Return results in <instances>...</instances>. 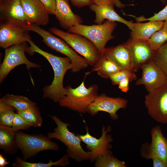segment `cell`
<instances>
[{
  "label": "cell",
  "instance_id": "obj_1",
  "mask_svg": "<svg viewBox=\"0 0 167 167\" xmlns=\"http://www.w3.org/2000/svg\"><path fill=\"white\" fill-rule=\"evenodd\" d=\"M27 41L30 46L27 47L26 53L31 55L35 53L42 55L49 62L54 71V77L51 84L45 86L43 89V98L58 102L65 95L63 80L67 71L72 68L71 60L67 57H58L43 50L34 43L31 37L28 38Z\"/></svg>",
  "mask_w": 167,
  "mask_h": 167
},
{
  "label": "cell",
  "instance_id": "obj_2",
  "mask_svg": "<svg viewBox=\"0 0 167 167\" xmlns=\"http://www.w3.org/2000/svg\"><path fill=\"white\" fill-rule=\"evenodd\" d=\"M24 27L29 31L34 32L39 35L42 38L43 42L51 49L69 58L72 65L71 69L72 72H79L89 65L85 58L79 55L64 40L58 37L50 32L34 24H29Z\"/></svg>",
  "mask_w": 167,
  "mask_h": 167
},
{
  "label": "cell",
  "instance_id": "obj_3",
  "mask_svg": "<svg viewBox=\"0 0 167 167\" xmlns=\"http://www.w3.org/2000/svg\"><path fill=\"white\" fill-rule=\"evenodd\" d=\"M49 116L57 126L53 132L47 134L48 137L50 139H57L66 146L67 154L69 158L78 162L90 160V152L83 149L81 143L82 141L79 137L69 130L68 127L70 126V124L63 122L56 116Z\"/></svg>",
  "mask_w": 167,
  "mask_h": 167
},
{
  "label": "cell",
  "instance_id": "obj_4",
  "mask_svg": "<svg viewBox=\"0 0 167 167\" xmlns=\"http://www.w3.org/2000/svg\"><path fill=\"white\" fill-rule=\"evenodd\" d=\"M98 90L96 84L91 85L87 88L84 80L76 88H73L70 85L65 87V95L58 102L61 107L80 113H85L90 104L98 95Z\"/></svg>",
  "mask_w": 167,
  "mask_h": 167
},
{
  "label": "cell",
  "instance_id": "obj_5",
  "mask_svg": "<svg viewBox=\"0 0 167 167\" xmlns=\"http://www.w3.org/2000/svg\"><path fill=\"white\" fill-rule=\"evenodd\" d=\"M117 26L116 22L106 19L101 24L87 25L79 24L68 30V32L83 36L90 40L102 54L107 43L114 38L112 33Z\"/></svg>",
  "mask_w": 167,
  "mask_h": 167
},
{
  "label": "cell",
  "instance_id": "obj_6",
  "mask_svg": "<svg viewBox=\"0 0 167 167\" xmlns=\"http://www.w3.org/2000/svg\"><path fill=\"white\" fill-rule=\"evenodd\" d=\"M15 142L24 161L36 156L40 152L46 150H59L58 146L48 136L41 134L29 135L22 131L16 132Z\"/></svg>",
  "mask_w": 167,
  "mask_h": 167
},
{
  "label": "cell",
  "instance_id": "obj_7",
  "mask_svg": "<svg viewBox=\"0 0 167 167\" xmlns=\"http://www.w3.org/2000/svg\"><path fill=\"white\" fill-rule=\"evenodd\" d=\"M49 30L53 34L64 40L74 50L82 55L89 65L93 66L101 54L90 40L80 35L66 32L56 27Z\"/></svg>",
  "mask_w": 167,
  "mask_h": 167
},
{
  "label": "cell",
  "instance_id": "obj_8",
  "mask_svg": "<svg viewBox=\"0 0 167 167\" xmlns=\"http://www.w3.org/2000/svg\"><path fill=\"white\" fill-rule=\"evenodd\" d=\"M28 46L27 42L12 45L5 49L2 62L0 67L1 83L10 72L17 66L25 64L28 70L31 68H39L40 66L30 62L25 55Z\"/></svg>",
  "mask_w": 167,
  "mask_h": 167
},
{
  "label": "cell",
  "instance_id": "obj_9",
  "mask_svg": "<svg viewBox=\"0 0 167 167\" xmlns=\"http://www.w3.org/2000/svg\"><path fill=\"white\" fill-rule=\"evenodd\" d=\"M86 129V133L85 135H77L86 144V148L90 152V160L91 162H94L100 156L112 153L110 149L112 147L110 143L113 141V138L111 135L108 134L111 131V126H108L106 129L104 126H102V135L99 138L93 136L89 133L87 126Z\"/></svg>",
  "mask_w": 167,
  "mask_h": 167
},
{
  "label": "cell",
  "instance_id": "obj_10",
  "mask_svg": "<svg viewBox=\"0 0 167 167\" xmlns=\"http://www.w3.org/2000/svg\"><path fill=\"white\" fill-rule=\"evenodd\" d=\"M148 113L154 120L167 124V84L148 92L144 101Z\"/></svg>",
  "mask_w": 167,
  "mask_h": 167
},
{
  "label": "cell",
  "instance_id": "obj_11",
  "mask_svg": "<svg viewBox=\"0 0 167 167\" xmlns=\"http://www.w3.org/2000/svg\"><path fill=\"white\" fill-rule=\"evenodd\" d=\"M128 49L131 59V69L134 72L141 69L145 64L153 60L155 51L147 40L129 38L123 43Z\"/></svg>",
  "mask_w": 167,
  "mask_h": 167
},
{
  "label": "cell",
  "instance_id": "obj_12",
  "mask_svg": "<svg viewBox=\"0 0 167 167\" xmlns=\"http://www.w3.org/2000/svg\"><path fill=\"white\" fill-rule=\"evenodd\" d=\"M150 132L151 143L145 142L142 144L141 156L146 160L157 157L167 162V138L163 135L160 125L152 127Z\"/></svg>",
  "mask_w": 167,
  "mask_h": 167
},
{
  "label": "cell",
  "instance_id": "obj_13",
  "mask_svg": "<svg viewBox=\"0 0 167 167\" xmlns=\"http://www.w3.org/2000/svg\"><path fill=\"white\" fill-rule=\"evenodd\" d=\"M128 101L122 97L114 98L106 96L105 93L98 95L88 106L87 112L94 116L100 111L109 113L112 119L117 120V111L121 109H125Z\"/></svg>",
  "mask_w": 167,
  "mask_h": 167
},
{
  "label": "cell",
  "instance_id": "obj_14",
  "mask_svg": "<svg viewBox=\"0 0 167 167\" xmlns=\"http://www.w3.org/2000/svg\"><path fill=\"white\" fill-rule=\"evenodd\" d=\"M141 69L142 76L136 81L135 84L143 85L148 92L167 84V77L153 60L145 64Z\"/></svg>",
  "mask_w": 167,
  "mask_h": 167
},
{
  "label": "cell",
  "instance_id": "obj_15",
  "mask_svg": "<svg viewBox=\"0 0 167 167\" xmlns=\"http://www.w3.org/2000/svg\"><path fill=\"white\" fill-rule=\"evenodd\" d=\"M0 21L22 26L30 24L20 0H0Z\"/></svg>",
  "mask_w": 167,
  "mask_h": 167
},
{
  "label": "cell",
  "instance_id": "obj_16",
  "mask_svg": "<svg viewBox=\"0 0 167 167\" xmlns=\"http://www.w3.org/2000/svg\"><path fill=\"white\" fill-rule=\"evenodd\" d=\"M29 31L24 26L0 23V47L4 49L12 45L27 42Z\"/></svg>",
  "mask_w": 167,
  "mask_h": 167
},
{
  "label": "cell",
  "instance_id": "obj_17",
  "mask_svg": "<svg viewBox=\"0 0 167 167\" xmlns=\"http://www.w3.org/2000/svg\"><path fill=\"white\" fill-rule=\"evenodd\" d=\"M24 13L30 23L45 26L49 21V14L40 0H20Z\"/></svg>",
  "mask_w": 167,
  "mask_h": 167
},
{
  "label": "cell",
  "instance_id": "obj_18",
  "mask_svg": "<svg viewBox=\"0 0 167 167\" xmlns=\"http://www.w3.org/2000/svg\"><path fill=\"white\" fill-rule=\"evenodd\" d=\"M70 0H56V7L54 15L62 28L69 29L83 23L82 18L72 11Z\"/></svg>",
  "mask_w": 167,
  "mask_h": 167
},
{
  "label": "cell",
  "instance_id": "obj_19",
  "mask_svg": "<svg viewBox=\"0 0 167 167\" xmlns=\"http://www.w3.org/2000/svg\"><path fill=\"white\" fill-rule=\"evenodd\" d=\"M89 6L90 9L95 14L94 22L96 24H102L106 19L122 23L126 25L130 30L132 29L133 23L122 18L114 10L113 7L107 4L98 6L94 3L90 5Z\"/></svg>",
  "mask_w": 167,
  "mask_h": 167
},
{
  "label": "cell",
  "instance_id": "obj_20",
  "mask_svg": "<svg viewBox=\"0 0 167 167\" xmlns=\"http://www.w3.org/2000/svg\"><path fill=\"white\" fill-rule=\"evenodd\" d=\"M103 54L122 69L132 70L129 52L123 44L115 46L105 48Z\"/></svg>",
  "mask_w": 167,
  "mask_h": 167
},
{
  "label": "cell",
  "instance_id": "obj_21",
  "mask_svg": "<svg viewBox=\"0 0 167 167\" xmlns=\"http://www.w3.org/2000/svg\"><path fill=\"white\" fill-rule=\"evenodd\" d=\"M165 21H148L133 23L131 30V37L135 40H147L163 26Z\"/></svg>",
  "mask_w": 167,
  "mask_h": 167
},
{
  "label": "cell",
  "instance_id": "obj_22",
  "mask_svg": "<svg viewBox=\"0 0 167 167\" xmlns=\"http://www.w3.org/2000/svg\"><path fill=\"white\" fill-rule=\"evenodd\" d=\"M36 105L25 96L7 94L0 99V112L12 107L16 111L21 110Z\"/></svg>",
  "mask_w": 167,
  "mask_h": 167
},
{
  "label": "cell",
  "instance_id": "obj_23",
  "mask_svg": "<svg viewBox=\"0 0 167 167\" xmlns=\"http://www.w3.org/2000/svg\"><path fill=\"white\" fill-rule=\"evenodd\" d=\"M93 67L92 71H96L104 79L109 78L113 75L123 70L104 54H101Z\"/></svg>",
  "mask_w": 167,
  "mask_h": 167
},
{
  "label": "cell",
  "instance_id": "obj_24",
  "mask_svg": "<svg viewBox=\"0 0 167 167\" xmlns=\"http://www.w3.org/2000/svg\"><path fill=\"white\" fill-rule=\"evenodd\" d=\"M15 133L12 127L0 125V148L10 155L16 153L18 149L15 142Z\"/></svg>",
  "mask_w": 167,
  "mask_h": 167
},
{
  "label": "cell",
  "instance_id": "obj_25",
  "mask_svg": "<svg viewBox=\"0 0 167 167\" xmlns=\"http://www.w3.org/2000/svg\"><path fill=\"white\" fill-rule=\"evenodd\" d=\"M69 157L65 154L58 160L53 162L50 160L48 163H31L26 161L19 157H17L15 161L12 165L14 167H50L53 166H65L70 164Z\"/></svg>",
  "mask_w": 167,
  "mask_h": 167
},
{
  "label": "cell",
  "instance_id": "obj_26",
  "mask_svg": "<svg viewBox=\"0 0 167 167\" xmlns=\"http://www.w3.org/2000/svg\"><path fill=\"white\" fill-rule=\"evenodd\" d=\"M16 112L31 126L39 127L41 126L43 119L36 105L22 110L16 111Z\"/></svg>",
  "mask_w": 167,
  "mask_h": 167
},
{
  "label": "cell",
  "instance_id": "obj_27",
  "mask_svg": "<svg viewBox=\"0 0 167 167\" xmlns=\"http://www.w3.org/2000/svg\"><path fill=\"white\" fill-rule=\"evenodd\" d=\"M147 41L151 49L154 50L158 49L167 41V20L165 21L162 27Z\"/></svg>",
  "mask_w": 167,
  "mask_h": 167
},
{
  "label": "cell",
  "instance_id": "obj_28",
  "mask_svg": "<svg viewBox=\"0 0 167 167\" xmlns=\"http://www.w3.org/2000/svg\"><path fill=\"white\" fill-rule=\"evenodd\" d=\"M96 167H126L125 161L118 160L112 153L98 157L95 161Z\"/></svg>",
  "mask_w": 167,
  "mask_h": 167
},
{
  "label": "cell",
  "instance_id": "obj_29",
  "mask_svg": "<svg viewBox=\"0 0 167 167\" xmlns=\"http://www.w3.org/2000/svg\"><path fill=\"white\" fill-rule=\"evenodd\" d=\"M153 60L167 77V41L155 51Z\"/></svg>",
  "mask_w": 167,
  "mask_h": 167
},
{
  "label": "cell",
  "instance_id": "obj_30",
  "mask_svg": "<svg viewBox=\"0 0 167 167\" xmlns=\"http://www.w3.org/2000/svg\"><path fill=\"white\" fill-rule=\"evenodd\" d=\"M109 79L113 85H118L121 81L128 79L130 82L135 80L137 76L133 71L129 69L122 70L112 75Z\"/></svg>",
  "mask_w": 167,
  "mask_h": 167
},
{
  "label": "cell",
  "instance_id": "obj_31",
  "mask_svg": "<svg viewBox=\"0 0 167 167\" xmlns=\"http://www.w3.org/2000/svg\"><path fill=\"white\" fill-rule=\"evenodd\" d=\"M15 109L11 107L0 112V125L12 127L15 113Z\"/></svg>",
  "mask_w": 167,
  "mask_h": 167
},
{
  "label": "cell",
  "instance_id": "obj_32",
  "mask_svg": "<svg viewBox=\"0 0 167 167\" xmlns=\"http://www.w3.org/2000/svg\"><path fill=\"white\" fill-rule=\"evenodd\" d=\"M138 22L143 21H165L167 20V4L161 11L149 18H145L143 16L135 17Z\"/></svg>",
  "mask_w": 167,
  "mask_h": 167
},
{
  "label": "cell",
  "instance_id": "obj_33",
  "mask_svg": "<svg viewBox=\"0 0 167 167\" xmlns=\"http://www.w3.org/2000/svg\"><path fill=\"white\" fill-rule=\"evenodd\" d=\"M31 127V125L20 115L17 113H15L12 127L16 132L20 130H27Z\"/></svg>",
  "mask_w": 167,
  "mask_h": 167
},
{
  "label": "cell",
  "instance_id": "obj_34",
  "mask_svg": "<svg viewBox=\"0 0 167 167\" xmlns=\"http://www.w3.org/2000/svg\"><path fill=\"white\" fill-rule=\"evenodd\" d=\"M45 6L49 15H54L56 7V0H40Z\"/></svg>",
  "mask_w": 167,
  "mask_h": 167
},
{
  "label": "cell",
  "instance_id": "obj_35",
  "mask_svg": "<svg viewBox=\"0 0 167 167\" xmlns=\"http://www.w3.org/2000/svg\"><path fill=\"white\" fill-rule=\"evenodd\" d=\"M72 4L74 6L81 8L90 5L93 3L92 0H70Z\"/></svg>",
  "mask_w": 167,
  "mask_h": 167
},
{
  "label": "cell",
  "instance_id": "obj_36",
  "mask_svg": "<svg viewBox=\"0 0 167 167\" xmlns=\"http://www.w3.org/2000/svg\"><path fill=\"white\" fill-rule=\"evenodd\" d=\"M130 82L128 79H124L119 83L118 88L124 92H127L129 89V83Z\"/></svg>",
  "mask_w": 167,
  "mask_h": 167
},
{
  "label": "cell",
  "instance_id": "obj_37",
  "mask_svg": "<svg viewBox=\"0 0 167 167\" xmlns=\"http://www.w3.org/2000/svg\"><path fill=\"white\" fill-rule=\"evenodd\" d=\"M152 160L153 167H167V162L159 158H154Z\"/></svg>",
  "mask_w": 167,
  "mask_h": 167
},
{
  "label": "cell",
  "instance_id": "obj_38",
  "mask_svg": "<svg viewBox=\"0 0 167 167\" xmlns=\"http://www.w3.org/2000/svg\"><path fill=\"white\" fill-rule=\"evenodd\" d=\"M93 3L98 6L105 4L113 7L114 3L113 0H92Z\"/></svg>",
  "mask_w": 167,
  "mask_h": 167
},
{
  "label": "cell",
  "instance_id": "obj_39",
  "mask_svg": "<svg viewBox=\"0 0 167 167\" xmlns=\"http://www.w3.org/2000/svg\"><path fill=\"white\" fill-rule=\"evenodd\" d=\"M9 162L6 160L2 154H0V167H4L5 166L8 164Z\"/></svg>",
  "mask_w": 167,
  "mask_h": 167
},
{
  "label": "cell",
  "instance_id": "obj_40",
  "mask_svg": "<svg viewBox=\"0 0 167 167\" xmlns=\"http://www.w3.org/2000/svg\"><path fill=\"white\" fill-rule=\"evenodd\" d=\"M113 0L114 3V5L118 8L122 9L126 6V5L122 4L119 0Z\"/></svg>",
  "mask_w": 167,
  "mask_h": 167
},
{
  "label": "cell",
  "instance_id": "obj_41",
  "mask_svg": "<svg viewBox=\"0 0 167 167\" xmlns=\"http://www.w3.org/2000/svg\"><path fill=\"white\" fill-rule=\"evenodd\" d=\"M160 0L162 2V3L164 4H165L166 3V2L165 0Z\"/></svg>",
  "mask_w": 167,
  "mask_h": 167
}]
</instances>
